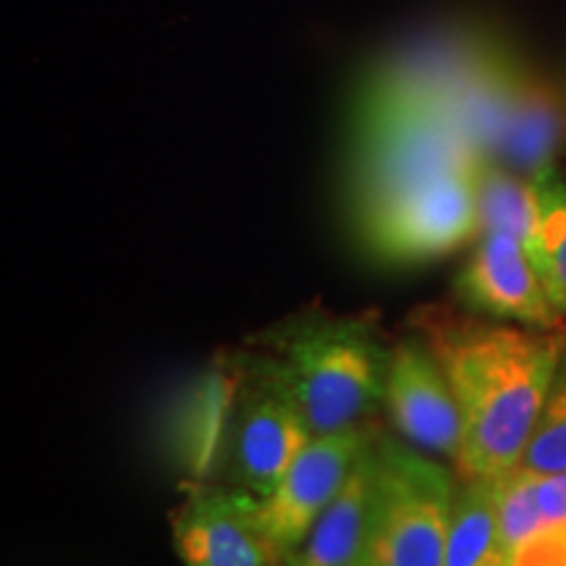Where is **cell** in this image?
<instances>
[{
  "mask_svg": "<svg viewBox=\"0 0 566 566\" xmlns=\"http://www.w3.org/2000/svg\"><path fill=\"white\" fill-rule=\"evenodd\" d=\"M375 433L378 430L363 424L338 433L313 436V441L304 446L302 454L289 467L281 485L268 499L258 501L260 520L283 558L300 546L325 509L334 504Z\"/></svg>",
  "mask_w": 566,
  "mask_h": 566,
  "instance_id": "5",
  "label": "cell"
},
{
  "mask_svg": "<svg viewBox=\"0 0 566 566\" xmlns=\"http://www.w3.org/2000/svg\"><path fill=\"white\" fill-rule=\"evenodd\" d=\"M516 470L530 475H556L566 472V352L558 363L546 405L537 417L525 457Z\"/></svg>",
  "mask_w": 566,
  "mask_h": 566,
  "instance_id": "15",
  "label": "cell"
},
{
  "mask_svg": "<svg viewBox=\"0 0 566 566\" xmlns=\"http://www.w3.org/2000/svg\"><path fill=\"white\" fill-rule=\"evenodd\" d=\"M174 543L184 566H283L258 499L239 488H195L174 516Z\"/></svg>",
  "mask_w": 566,
  "mask_h": 566,
  "instance_id": "6",
  "label": "cell"
},
{
  "mask_svg": "<svg viewBox=\"0 0 566 566\" xmlns=\"http://www.w3.org/2000/svg\"><path fill=\"white\" fill-rule=\"evenodd\" d=\"M499 522H501V546L509 562L516 551L546 533L541 504H537V475L514 470L501 478L499 491Z\"/></svg>",
  "mask_w": 566,
  "mask_h": 566,
  "instance_id": "16",
  "label": "cell"
},
{
  "mask_svg": "<svg viewBox=\"0 0 566 566\" xmlns=\"http://www.w3.org/2000/svg\"><path fill=\"white\" fill-rule=\"evenodd\" d=\"M562 134L564 105L558 101L556 90L525 74L520 92H516L512 113H509L495 158H504L512 171H520L527 179H533L535 174L551 166Z\"/></svg>",
  "mask_w": 566,
  "mask_h": 566,
  "instance_id": "11",
  "label": "cell"
},
{
  "mask_svg": "<svg viewBox=\"0 0 566 566\" xmlns=\"http://www.w3.org/2000/svg\"><path fill=\"white\" fill-rule=\"evenodd\" d=\"M417 323L462 415L459 478L514 472L566 352V331L467 323L436 313Z\"/></svg>",
  "mask_w": 566,
  "mask_h": 566,
  "instance_id": "1",
  "label": "cell"
},
{
  "mask_svg": "<svg viewBox=\"0 0 566 566\" xmlns=\"http://www.w3.org/2000/svg\"><path fill=\"white\" fill-rule=\"evenodd\" d=\"M378 488L357 566H446L454 480L420 451L378 433Z\"/></svg>",
  "mask_w": 566,
  "mask_h": 566,
  "instance_id": "4",
  "label": "cell"
},
{
  "mask_svg": "<svg viewBox=\"0 0 566 566\" xmlns=\"http://www.w3.org/2000/svg\"><path fill=\"white\" fill-rule=\"evenodd\" d=\"M537 504L546 520V530L566 527V472L537 475Z\"/></svg>",
  "mask_w": 566,
  "mask_h": 566,
  "instance_id": "17",
  "label": "cell"
},
{
  "mask_svg": "<svg viewBox=\"0 0 566 566\" xmlns=\"http://www.w3.org/2000/svg\"><path fill=\"white\" fill-rule=\"evenodd\" d=\"M391 352L370 323L307 317L268 336L244 375L281 394L325 436L363 428L384 407Z\"/></svg>",
  "mask_w": 566,
  "mask_h": 566,
  "instance_id": "2",
  "label": "cell"
},
{
  "mask_svg": "<svg viewBox=\"0 0 566 566\" xmlns=\"http://www.w3.org/2000/svg\"><path fill=\"white\" fill-rule=\"evenodd\" d=\"M478 166L394 184L354 202L365 252L384 265H420L480 237Z\"/></svg>",
  "mask_w": 566,
  "mask_h": 566,
  "instance_id": "3",
  "label": "cell"
},
{
  "mask_svg": "<svg viewBox=\"0 0 566 566\" xmlns=\"http://www.w3.org/2000/svg\"><path fill=\"white\" fill-rule=\"evenodd\" d=\"M378 438V433H375ZM375 438L359 457L336 501L321 514L307 537L283 566H357L370 530L375 488H378V449Z\"/></svg>",
  "mask_w": 566,
  "mask_h": 566,
  "instance_id": "10",
  "label": "cell"
},
{
  "mask_svg": "<svg viewBox=\"0 0 566 566\" xmlns=\"http://www.w3.org/2000/svg\"><path fill=\"white\" fill-rule=\"evenodd\" d=\"M537 216L527 254L554 307L566 317V184L554 168L533 176Z\"/></svg>",
  "mask_w": 566,
  "mask_h": 566,
  "instance_id": "13",
  "label": "cell"
},
{
  "mask_svg": "<svg viewBox=\"0 0 566 566\" xmlns=\"http://www.w3.org/2000/svg\"><path fill=\"white\" fill-rule=\"evenodd\" d=\"M244 380V396L233 424L231 475L239 491L263 501L281 485L289 467L315 433L281 394L247 375Z\"/></svg>",
  "mask_w": 566,
  "mask_h": 566,
  "instance_id": "9",
  "label": "cell"
},
{
  "mask_svg": "<svg viewBox=\"0 0 566 566\" xmlns=\"http://www.w3.org/2000/svg\"><path fill=\"white\" fill-rule=\"evenodd\" d=\"M384 407L407 443L457 462L462 415L454 388L422 336L394 344Z\"/></svg>",
  "mask_w": 566,
  "mask_h": 566,
  "instance_id": "7",
  "label": "cell"
},
{
  "mask_svg": "<svg viewBox=\"0 0 566 566\" xmlns=\"http://www.w3.org/2000/svg\"><path fill=\"white\" fill-rule=\"evenodd\" d=\"M475 192L480 233L504 231L520 239L522 244L530 242L537 216L533 179L488 158L478 166Z\"/></svg>",
  "mask_w": 566,
  "mask_h": 566,
  "instance_id": "14",
  "label": "cell"
},
{
  "mask_svg": "<svg viewBox=\"0 0 566 566\" xmlns=\"http://www.w3.org/2000/svg\"><path fill=\"white\" fill-rule=\"evenodd\" d=\"M501 478H459L451 504L446 566H512L501 546Z\"/></svg>",
  "mask_w": 566,
  "mask_h": 566,
  "instance_id": "12",
  "label": "cell"
},
{
  "mask_svg": "<svg viewBox=\"0 0 566 566\" xmlns=\"http://www.w3.org/2000/svg\"><path fill=\"white\" fill-rule=\"evenodd\" d=\"M457 294L467 307L527 328H562L558 313L537 275L527 247L512 233L488 231L457 279Z\"/></svg>",
  "mask_w": 566,
  "mask_h": 566,
  "instance_id": "8",
  "label": "cell"
}]
</instances>
